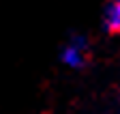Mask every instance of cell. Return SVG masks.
<instances>
[{
	"label": "cell",
	"instance_id": "cell-2",
	"mask_svg": "<svg viewBox=\"0 0 120 114\" xmlns=\"http://www.w3.org/2000/svg\"><path fill=\"white\" fill-rule=\"evenodd\" d=\"M64 60L69 63V65H82V60H84V56L79 54V45H71L67 52H64Z\"/></svg>",
	"mask_w": 120,
	"mask_h": 114
},
{
	"label": "cell",
	"instance_id": "cell-1",
	"mask_svg": "<svg viewBox=\"0 0 120 114\" xmlns=\"http://www.w3.org/2000/svg\"><path fill=\"white\" fill-rule=\"evenodd\" d=\"M105 28H107V32H112V35L120 32V0H116L114 4H109L107 13H105Z\"/></svg>",
	"mask_w": 120,
	"mask_h": 114
}]
</instances>
